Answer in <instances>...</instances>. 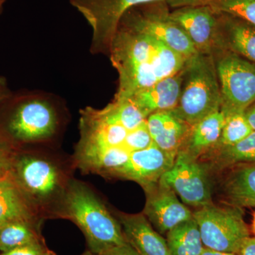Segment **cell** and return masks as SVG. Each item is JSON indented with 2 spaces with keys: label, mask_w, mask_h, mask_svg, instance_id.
Instances as JSON below:
<instances>
[{
  "label": "cell",
  "mask_w": 255,
  "mask_h": 255,
  "mask_svg": "<svg viewBox=\"0 0 255 255\" xmlns=\"http://www.w3.org/2000/svg\"><path fill=\"white\" fill-rule=\"evenodd\" d=\"M60 105L47 92H13L0 108V140L9 145L49 141L59 130Z\"/></svg>",
  "instance_id": "cell-1"
},
{
  "label": "cell",
  "mask_w": 255,
  "mask_h": 255,
  "mask_svg": "<svg viewBox=\"0 0 255 255\" xmlns=\"http://www.w3.org/2000/svg\"><path fill=\"white\" fill-rule=\"evenodd\" d=\"M158 46L155 38L119 23L109 54L119 75L116 97L128 98L162 80Z\"/></svg>",
  "instance_id": "cell-2"
},
{
  "label": "cell",
  "mask_w": 255,
  "mask_h": 255,
  "mask_svg": "<svg viewBox=\"0 0 255 255\" xmlns=\"http://www.w3.org/2000/svg\"><path fill=\"white\" fill-rule=\"evenodd\" d=\"M58 210V215L81 230L90 251L95 254L127 243L118 220L85 183L68 181Z\"/></svg>",
  "instance_id": "cell-3"
},
{
  "label": "cell",
  "mask_w": 255,
  "mask_h": 255,
  "mask_svg": "<svg viewBox=\"0 0 255 255\" xmlns=\"http://www.w3.org/2000/svg\"><path fill=\"white\" fill-rule=\"evenodd\" d=\"M182 72L180 97L171 111L193 127L221 110V90L214 56L198 52L187 58Z\"/></svg>",
  "instance_id": "cell-4"
},
{
  "label": "cell",
  "mask_w": 255,
  "mask_h": 255,
  "mask_svg": "<svg viewBox=\"0 0 255 255\" xmlns=\"http://www.w3.org/2000/svg\"><path fill=\"white\" fill-rule=\"evenodd\" d=\"M206 249L237 255L250 236L241 208L220 206L213 203L193 212Z\"/></svg>",
  "instance_id": "cell-5"
},
{
  "label": "cell",
  "mask_w": 255,
  "mask_h": 255,
  "mask_svg": "<svg viewBox=\"0 0 255 255\" xmlns=\"http://www.w3.org/2000/svg\"><path fill=\"white\" fill-rule=\"evenodd\" d=\"M225 116L245 112L255 102V64L228 50L213 55Z\"/></svg>",
  "instance_id": "cell-6"
},
{
  "label": "cell",
  "mask_w": 255,
  "mask_h": 255,
  "mask_svg": "<svg viewBox=\"0 0 255 255\" xmlns=\"http://www.w3.org/2000/svg\"><path fill=\"white\" fill-rule=\"evenodd\" d=\"M11 171L35 209L56 202L59 207L68 182H64L61 171L51 161L25 154L14 160Z\"/></svg>",
  "instance_id": "cell-7"
},
{
  "label": "cell",
  "mask_w": 255,
  "mask_h": 255,
  "mask_svg": "<svg viewBox=\"0 0 255 255\" xmlns=\"http://www.w3.org/2000/svg\"><path fill=\"white\" fill-rule=\"evenodd\" d=\"M87 20L92 29L90 52L109 56L111 43L119 21L124 14L135 6L150 3H169L177 6L179 0H70Z\"/></svg>",
  "instance_id": "cell-8"
},
{
  "label": "cell",
  "mask_w": 255,
  "mask_h": 255,
  "mask_svg": "<svg viewBox=\"0 0 255 255\" xmlns=\"http://www.w3.org/2000/svg\"><path fill=\"white\" fill-rule=\"evenodd\" d=\"M159 183L172 189L185 205L199 209L213 204L209 165L182 150Z\"/></svg>",
  "instance_id": "cell-9"
},
{
  "label": "cell",
  "mask_w": 255,
  "mask_h": 255,
  "mask_svg": "<svg viewBox=\"0 0 255 255\" xmlns=\"http://www.w3.org/2000/svg\"><path fill=\"white\" fill-rule=\"evenodd\" d=\"M157 4L150 3L132 7L124 14L119 23L162 42L185 58L196 54L197 50L182 28L169 17L168 11L158 9Z\"/></svg>",
  "instance_id": "cell-10"
},
{
  "label": "cell",
  "mask_w": 255,
  "mask_h": 255,
  "mask_svg": "<svg viewBox=\"0 0 255 255\" xmlns=\"http://www.w3.org/2000/svg\"><path fill=\"white\" fill-rule=\"evenodd\" d=\"M168 16L199 53L214 55L221 50L219 14L209 5L181 6L168 12Z\"/></svg>",
  "instance_id": "cell-11"
},
{
  "label": "cell",
  "mask_w": 255,
  "mask_h": 255,
  "mask_svg": "<svg viewBox=\"0 0 255 255\" xmlns=\"http://www.w3.org/2000/svg\"><path fill=\"white\" fill-rule=\"evenodd\" d=\"M143 189L146 202L142 214L159 234H167L193 217V212L175 193L159 182Z\"/></svg>",
  "instance_id": "cell-12"
},
{
  "label": "cell",
  "mask_w": 255,
  "mask_h": 255,
  "mask_svg": "<svg viewBox=\"0 0 255 255\" xmlns=\"http://www.w3.org/2000/svg\"><path fill=\"white\" fill-rule=\"evenodd\" d=\"M177 154L166 152L155 143L130 153L127 163L110 174L138 183L143 189L157 184L173 165Z\"/></svg>",
  "instance_id": "cell-13"
},
{
  "label": "cell",
  "mask_w": 255,
  "mask_h": 255,
  "mask_svg": "<svg viewBox=\"0 0 255 255\" xmlns=\"http://www.w3.org/2000/svg\"><path fill=\"white\" fill-rule=\"evenodd\" d=\"M118 221L126 241L139 255H170L167 241L143 214L119 213Z\"/></svg>",
  "instance_id": "cell-14"
},
{
  "label": "cell",
  "mask_w": 255,
  "mask_h": 255,
  "mask_svg": "<svg viewBox=\"0 0 255 255\" xmlns=\"http://www.w3.org/2000/svg\"><path fill=\"white\" fill-rule=\"evenodd\" d=\"M182 70L137 92L128 99L137 106L147 118L155 112L173 110L177 107L182 92Z\"/></svg>",
  "instance_id": "cell-15"
},
{
  "label": "cell",
  "mask_w": 255,
  "mask_h": 255,
  "mask_svg": "<svg viewBox=\"0 0 255 255\" xmlns=\"http://www.w3.org/2000/svg\"><path fill=\"white\" fill-rule=\"evenodd\" d=\"M146 121L154 143L170 153L177 154L192 127L171 110L150 114Z\"/></svg>",
  "instance_id": "cell-16"
},
{
  "label": "cell",
  "mask_w": 255,
  "mask_h": 255,
  "mask_svg": "<svg viewBox=\"0 0 255 255\" xmlns=\"http://www.w3.org/2000/svg\"><path fill=\"white\" fill-rule=\"evenodd\" d=\"M34 210L12 171L0 177V226L15 221L33 223Z\"/></svg>",
  "instance_id": "cell-17"
},
{
  "label": "cell",
  "mask_w": 255,
  "mask_h": 255,
  "mask_svg": "<svg viewBox=\"0 0 255 255\" xmlns=\"http://www.w3.org/2000/svg\"><path fill=\"white\" fill-rule=\"evenodd\" d=\"M219 14L220 47L255 64V26L239 18Z\"/></svg>",
  "instance_id": "cell-18"
},
{
  "label": "cell",
  "mask_w": 255,
  "mask_h": 255,
  "mask_svg": "<svg viewBox=\"0 0 255 255\" xmlns=\"http://www.w3.org/2000/svg\"><path fill=\"white\" fill-rule=\"evenodd\" d=\"M130 153L124 146L102 147L78 145L75 158L82 170L110 176L127 163Z\"/></svg>",
  "instance_id": "cell-19"
},
{
  "label": "cell",
  "mask_w": 255,
  "mask_h": 255,
  "mask_svg": "<svg viewBox=\"0 0 255 255\" xmlns=\"http://www.w3.org/2000/svg\"><path fill=\"white\" fill-rule=\"evenodd\" d=\"M225 119L226 116L220 110L198 122L191 127L180 150L194 158L200 159L219 141Z\"/></svg>",
  "instance_id": "cell-20"
},
{
  "label": "cell",
  "mask_w": 255,
  "mask_h": 255,
  "mask_svg": "<svg viewBox=\"0 0 255 255\" xmlns=\"http://www.w3.org/2000/svg\"><path fill=\"white\" fill-rule=\"evenodd\" d=\"M221 190L231 206L255 207V163L236 166L225 178Z\"/></svg>",
  "instance_id": "cell-21"
},
{
  "label": "cell",
  "mask_w": 255,
  "mask_h": 255,
  "mask_svg": "<svg viewBox=\"0 0 255 255\" xmlns=\"http://www.w3.org/2000/svg\"><path fill=\"white\" fill-rule=\"evenodd\" d=\"M204 155L211 159V163L207 164L210 169L221 170L240 164L255 163V130L235 145L214 149Z\"/></svg>",
  "instance_id": "cell-22"
},
{
  "label": "cell",
  "mask_w": 255,
  "mask_h": 255,
  "mask_svg": "<svg viewBox=\"0 0 255 255\" xmlns=\"http://www.w3.org/2000/svg\"><path fill=\"white\" fill-rule=\"evenodd\" d=\"M166 235L170 255H200L205 248L199 226L193 217L181 223Z\"/></svg>",
  "instance_id": "cell-23"
},
{
  "label": "cell",
  "mask_w": 255,
  "mask_h": 255,
  "mask_svg": "<svg viewBox=\"0 0 255 255\" xmlns=\"http://www.w3.org/2000/svg\"><path fill=\"white\" fill-rule=\"evenodd\" d=\"M42 241L33 223L15 221L0 226V252L1 253Z\"/></svg>",
  "instance_id": "cell-24"
},
{
  "label": "cell",
  "mask_w": 255,
  "mask_h": 255,
  "mask_svg": "<svg viewBox=\"0 0 255 255\" xmlns=\"http://www.w3.org/2000/svg\"><path fill=\"white\" fill-rule=\"evenodd\" d=\"M100 111L106 118L122 124L128 130L135 128L147 119L142 111L128 98L115 97L112 103Z\"/></svg>",
  "instance_id": "cell-25"
},
{
  "label": "cell",
  "mask_w": 255,
  "mask_h": 255,
  "mask_svg": "<svg viewBox=\"0 0 255 255\" xmlns=\"http://www.w3.org/2000/svg\"><path fill=\"white\" fill-rule=\"evenodd\" d=\"M253 131L244 112L228 114L226 116L219 140L211 150L235 145L246 138Z\"/></svg>",
  "instance_id": "cell-26"
},
{
  "label": "cell",
  "mask_w": 255,
  "mask_h": 255,
  "mask_svg": "<svg viewBox=\"0 0 255 255\" xmlns=\"http://www.w3.org/2000/svg\"><path fill=\"white\" fill-rule=\"evenodd\" d=\"M216 12L233 16L255 26V0H211Z\"/></svg>",
  "instance_id": "cell-27"
},
{
  "label": "cell",
  "mask_w": 255,
  "mask_h": 255,
  "mask_svg": "<svg viewBox=\"0 0 255 255\" xmlns=\"http://www.w3.org/2000/svg\"><path fill=\"white\" fill-rule=\"evenodd\" d=\"M152 143L153 140L147 127V121L145 120L135 128L129 130L124 146L132 152L147 148Z\"/></svg>",
  "instance_id": "cell-28"
},
{
  "label": "cell",
  "mask_w": 255,
  "mask_h": 255,
  "mask_svg": "<svg viewBox=\"0 0 255 255\" xmlns=\"http://www.w3.org/2000/svg\"><path fill=\"white\" fill-rule=\"evenodd\" d=\"M0 255H55L45 246L43 241L26 245L11 251L2 253Z\"/></svg>",
  "instance_id": "cell-29"
},
{
  "label": "cell",
  "mask_w": 255,
  "mask_h": 255,
  "mask_svg": "<svg viewBox=\"0 0 255 255\" xmlns=\"http://www.w3.org/2000/svg\"><path fill=\"white\" fill-rule=\"evenodd\" d=\"M13 158L10 145L0 140V177L12 170Z\"/></svg>",
  "instance_id": "cell-30"
},
{
  "label": "cell",
  "mask_w": 255,
  "mask_h": 255,
  "mask_svg": "<svg viewBox=\"0 0 255 255\" xmlns=\"http://www.w3.org/2000/svg\"><path fill=\"white\" fill-rule=\"evenodd\" d=\"M100 255H139L130 245L126 244L117 246L107 250Z\"/></svg>",
  "instance_id": "cell-31"
},
{
  "label": "cell",
  "mask_w": 255,
  "mask_h": 255,
  "mask_svg": "<svg viewBox=\"0 0 255 255\" xmlns=\"http://www.w3.org/2000/svg\"><path fill=\"white\" fill-rule=\"evenodd\" d=\"M236 255H255V237L247 238Z\"/></svg>",
  "instance_id": "cell-32"
},
{
  "label": "cell",
  "mask_w": 255,
  "mask_h": 255,
  "mask_svg": "<svg viewBox=\"0 0 255 255\" xmlns=\"http://www.w3.org/2000/svg\"><path fill=\"white\" fill-rule=\"evenodd\" d=\"M12 93L13 92L9 89L6 78L0 75V108L10 96L12 95Z\"/></svg>",
  "instance_id": "cell-33"
},
{
  "label": "cell",
  "mask_w": 255,
  "mask_h": 255,
  "mask_svg": "<svg viewBox=\"0 0 255 255\" xmlns=\"http://www.w3.org/2000/svg\"><path fill=\"white\" fill-rule=\"evenodd\" d=\"M244 114L252 128L255 130V102L245 111Z\"/></svg>",
  "instance_id": "cell-34"
},
{
  "label": "cell",
  "mask_w": 255,
  "mask_h": 255,
  "mask_svg": "<svg viewBox=\"0 0 255 255\" xmlns=\"http://www.w3.org/2000/svg\"><path fill=\"white\" fill-rule=\"evenodd\" d=\"M211 0H179L177 6H194V5H209Z\"/></svg>",
  "instance_id": "cell-35"
},
{
  "label": "cell",
  "mask_w": 255,
  "mask_h": 255,
  "mask_svg": "<svg viewBox=\"0 0 255 255\" xmlns=\"http://www.w3.org/2000/svg\"><path fill=\"white\" fill-rule=\"evenodd\" d=\"M200 255H236V254H231V253H220V252L211 251V250L204 248V251Z\"/></svg>",
  "instance_id": "cell-36"
},
{
  "label": "cell",
  "mask_w": 255,
  "mask_h": 255,
  "mask_svg": "<svg viewBox=\"0 0 255 255\" xmlns=\"http://www.w3.org/2000/svg\"><path fill=\"white\" fill-rule=\"evenodd\" d=\"M6 1H7V0H0V14H1V11H2L3 7H4V5Z\"/></svg>",
  "instance_id": "cell-37"
},
{
  "label": "cell",
  "mask_w": 255,
  "mask_h": 255,
  "mask_svg": "<svg viewBox=\"0 0 255 255\" xmlns=\"http://www.w3.org/2000/svg\"><path fill=\"white\" fill-rule=\"evenodd\" d=\"M81 255H100L95 254V253H92V252L89 251Z\"/></svg>",
  "instance_id": "cell-38"
},
{
  "label": "cell",
  "mask_w": 255,
  "mask_h": 255,
  "mask_svg": "<svg viewBox=\"0 0 255 255\" xmlns=\"http://www.w3.org/2000/svg\"><path fill=\"white\" fill-rule=\"evenodd\" d=\"M253 232H254V233L255 234V213L254 214V218H253Z\"/></svg>",
  "instance_id": "cell-39"
}]
</instances>
